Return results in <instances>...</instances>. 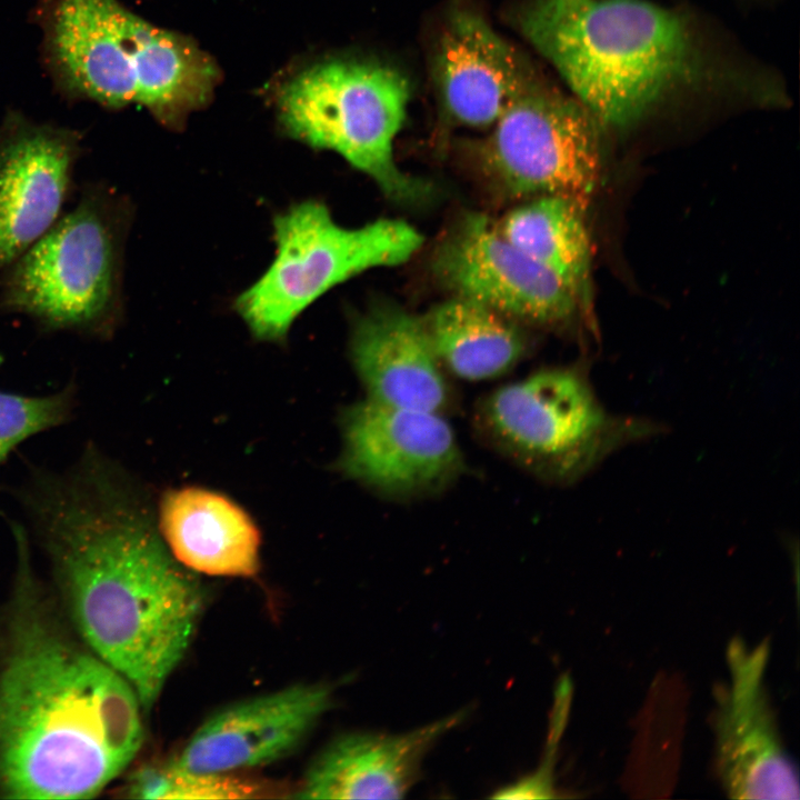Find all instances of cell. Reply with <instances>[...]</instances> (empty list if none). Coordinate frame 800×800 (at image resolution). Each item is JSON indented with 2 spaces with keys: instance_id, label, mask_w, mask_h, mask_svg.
<instances>
[{
  "instance_id": "6da1fadb",
  "label": "cell",
  "mask_w": 800,
  "mask_h": 800,
  "mask_svg": "<svg viewBox=\"0 0 800 800\" xmlns=\"http://www.w3.org/2000/svg\"><path fill=\"white\" fill-rule=\"evenodd\" d=\"M24 501L79 638L150 710L192 643L202 586L97 450L71 471L36 478Z\"/></svg>"
},
{
  "instance_id": "7a4b0ae2",
  "label": "cell",
  "mask_w": 800,
  "mask_h": 800,
  "mask_svg": "<svg viewBox=\"0 0 800 800\" xmlns=\"http://www.w3.org/2000/svg\"><path fill=\"white\" fill-rule=\"evenodd\" d=\"M18 570L0 642V797L80 799L102 791L143 741L132 686L47 603L13 527Z\"/></svg>"
},
{
  "instance_id": "3957f363",
  "label": "cell",
  "mask_w": 800,
  "mask_h": 800,
  "mask_svg": "<svg viewBox=\"0 0 800 800\" xmlns=\"http://www.w3.org/2000/svg\"><path fill=\"white\" fill-rule=\"evenodd\" d=\"M522 28L600 124L638 120L690 66L682 20L644 0H539Z\"/></svg>"
},
{
  "instance_id": "277c9868",
  "label": "cell",
  "mask_w": 800,
  "mask_h": 800,
  "mask_svg": "<svg viewBox=\"0 0 800 800\" xmlns=\"http://www.w3.org/2000/svg\"><path fill=\"white\" fill-rule=\"evenodd\" d=\"M127 211L100 182L0 273V311L48 331L107 338L121 312V253Z\"/></svg>"
},
{
  "instance_id": "5b68a950",
  "label": "cell",
  "mask_w": 800,
  "mask_h": 800,
  "mask_svg": "<svg viewBox=\"0 0 800 800\" xmlns=\"http://www.w3.org/2000/svg\"><path fill=\"white\" fill-rule=\"evenodd\" d=\"M477 421L500 451L559 484L661 430L649 419L609 412L579 368L543 369L500 387L481 402Z\"/></svg>"
},
{
  "instance_id": "8992f818",
  "label": "cell",
  "mask_w": 800,
  "mask_h": 800,
  "mask_svg": "<svg viewBox=\"0 0 800 800\" xmlns=\"http://www.w3.org/2000/svg\"><path fill=\"white\" fill-rule=\"evenodd\" d=\"M409 97L407 79L393 68L333 60L288 81L278 111L292 138L339 153L390 199L411 204L426 201L432 188L399 169L393 157Z\"/></svg>"
},
{
  "instance_id": "52a82bcc",
  "label": "cell",
  "mask_w": 800,
  "mask_h": 800,
  "mask_svg": "<svg viewBox=\"0 0 800 800\" xmlns=\"http://www.w3.org/2000/svg\"><path fill=\"white\" fill-rule=\"evenodd\" d=\"M274 238L273 262L236 301L250 331L263 340L282 339L294 319L333 286L367 269L402 263L423 241L401 220L341 227L314 200L277 216Z\"/></svg>"
},
{
  "instance_id": "ba28073f",
  "label": "cell",
  "mask_w": 800,
  "mask_h": 800,
  "mask_svg": "<svg viewBox=\"0 0 800 800\" xmlns=\"http://www.w3.org/2000/svg\"><path fill=\"white\" fill-rule=\"evenodd\" d=\"M598 124L574 97L536 82L494 123L484 166L508 194L557 196L584 210L600 174Z\"/></svg>"
},
{
  "instance_id": "9c48e42d",
  "label": "cell",
  "mask_w": 800,
  "mask_h": 800,
  "mask_svg": "<svg viewBox=\"0 0 800 800\" xmlns=\"http://www.w3.org/2000/svg\"><path fill=\"white\" fill-rule=\"evenodd\" d=\"M342 430L343 471L386 496L433 493L462 469L456 436L439 412L367 398L346 411Z\"/></svg>"
},
{
  "instance_id": "30bf717a",
  "label": "cell",
  "mask_w": 800,
  "mask_h": 800,
  "mask_svg": "<svg viewBox=\"0 0 800 800\" xmlns=\"http://www.w3.org/2000/svg\"><path fill=\"white\" fill-rule=\"evenodd\" d=\"M432 268L456 296L506 317L553 324L568 320L579 302L557 274L521 252L480 214L466 217L444 237Z\"/></svg>"
},
{
  "instance_id": "8fae6325",
  "label": "cell",
  "mask_w": 800,
  "mask_h": 800,
  "mask_svg": "<svg viewBox=\"0 0 800 800\" xmlns=\"http://www.w3.org/2000/svg\"><path fill=\"white\" fill-rule=\"evenodd\" d=\"M768 656V641L749 648L732 640L730 680L716 692V766L731 798H799L797 770L783 749L766 692Z\"/></svg>"
},
{
  "instance_id": "7c38bea8",
  "label": "cell",
  "mask_w": 800,
  "mask_h": 800,
  "mask_svg": "<svg viewBox=\"0 0 800 800\" xmlns=\"http://www.w3.org/2000/svg\"><path fill=\"white\" fill-rule=\"evenodd\" d=\"M322 683L292 684L211 714L170 764L194 773H237L293 753L332 707Z\"/></svg>"
},
{
  "instance_id": "4fadbf2b",
  "label": "cell",
  "mask_w": 800,
  "mask_h": 800,
  "mask_svg": "<svg viewBox=\"0 0 800 800\" xmlns=\"http://www.w3.org/2000/svg\"><path fill=\"white\" fill-rule=\"evenodd\" d=\"M80 153L64 129L19 119L0 129V273L62 214Z\"/></svg>"
},
{
  "instance_id": "5bb4252c",
  "label": "cell",
  "mask_w": 800,
  "mask_h": 800,
  "mask_svg": "<svg viewBox=\"0 0 800 800\" xmlns=\"http://www.w3.org/2000/svg\"><path fill=\"white\" fill-rule=\"evenodd\" d=\"M467 716L461 710L402 733H343L314 758L293 798H403L419 781L427 753Z\"/></svg>"
},
{
  "instance_id": "9a60e30c",
  "label": "cell",
  "mask_w": 800,
  "mask_h": 800,
  "mask_svg": "<svg viewBox=\"0 0 800 800\" xmlns=\"http://www.w3.org/2000/svg\"><path fill=\"white\" fill-rule=\"evenodd\" d=\"M437 76L449 113L460 123L494 124L534 83L517 50L480 16H453L441 38Z\"/></svg>"
},
{
  "instance_id": "2e32d148",
  "label": "cell",
  "mask_w": 800,
  "mask_h": 800,
  "mask_svg": "<svg viewBox=\"0 0 800 800\" xmlns=\"http://www.w3.org/2000/svg\"><path fill=\"white\" fill-rule=\"evenodd\" d=\"M351 357L368 398L442 413L450 391L423 320L391 306L374 307L354 326Z\"/></svg>"
},
{
  "instance_id": "e0dca14e",
  "label": "cell",
  "mask_w": 800,
  "mask_h": 800,
  "mask_svg": "<svg viewBox=\"0 0 800 800\" xmlns=\"http://www.w3.org/2000/svg\"><path fill=\"white\" fill-rule=\"evenodd\" d=\"M159 523L168 550L190 571L248 578L259 570V530L222 493L199 487L170 490L161 499Z\"/></svg>"
},
{
  "instance_id": "ac0fdd59",
  "label": "cell",
  "mask_w": 800,
  "mask_h": 800,
  "mask_svg": "<svg viewBox=\"0 0 800 800\" xmlns=\"http://www.w3.org/2000/svg\"><path fill=\"white\" fill-rule=\"evenodd\" d=\"M423 323L440 363L464 380L499 377L524 350L521 333L506 316L471 299L456 296Z\"/></svg>"
},
{
  "instance_id": "d6986e66",
  "label": "cell",
  "mask_w": 800,
  "mask_h": 800,
  "mask_svg": "<svg viewBox=\"0 0 800 800\" xmlns=\"http://www.w3.org/2000/svg\"><path fill=\"white\" fill-rule=\"evenodd\" d=\"M581 211L568 199L542 196L511 210L496 228L521 252L557 274L584 302L591 249Z\"/></svg>"
},
{
  "instance_id": "ffe728a7",
  "label": "cell",
  "mask_w": 800,
  "mask_h": 800,
  "mask_svg": "<svg viewBox=\"0 0 800 800\" xmlns=\"http://www.w3.org/2000/svg\"><path fill=\"white\" fill-rule=\"evenodd\" d=\"M122 791L138 799H248L266 789L236 773H194L167 763L134 770Z\"/></svg>"
},
{
  "instance_id": "44dd1931",
  "label": "cell",
  "mask_w": 800,
  "mask_h": 800,
  "mask_svg": "<svg viewBox=\"0 0 800 800\" xmlns=\"http://www.w3.org/2000/svg\"><path fill=\"white\" fill-rule=\"evenodd\" d=\"M73 404L71 384L40 397L0 391V463L27 438L66 422Z\"/></svg>"
}]
</instances>
